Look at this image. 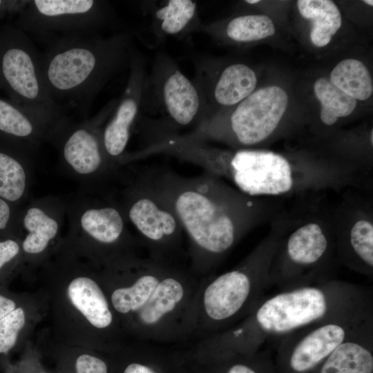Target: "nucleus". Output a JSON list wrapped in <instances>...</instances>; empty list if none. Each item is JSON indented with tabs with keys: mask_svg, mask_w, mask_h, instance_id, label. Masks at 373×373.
<instances>
[{
	"mask_svg": "<svg viewBox=\"0 0 373 373\" xmlns=\"http://www.w3.org/2000/svg\"><path fill=\"white\" fill-rule=\"evenodd\" d=\"M193 82L203 100L205 120L213 108L236 105L250 95L256 88L257 79L254 71L247 65L232 64L215 77L196 69Z\"/></svg>",
	"mask_w": 373,
	"mask_h": 373,
	"instance_id": "16",
	"label": "nucleus"
},
{
	"mask_svg": "<svg viewBox=\"0 0 373 373\" xmlns=\"http://www.w3.org/2000/svg\"><path fill=\"white\" fill-rule=\"evenodd\" d=\"M126 86L113 113L102 127V141L108 160L114 168L120 166L132 131L140 114L146 79L144 64L134 52Z\"/></svg>",
	"mask_w": 373,
	"mask_h": 373,
	"instance_id": "14",
	"label": "nucleus"
},
{
	"mask_svg": "<svg viewBox=\"0 0 373 373\" xmlns=\"http://www.w3.org/2000/svg\"><path fill=\"white\" fill-rule=\"evenodd\" d=\"M143 271L128 287L119 288L111 296L114 308L121 314L139 311L152 296L166 269L157 264L142 265Z\"/></svg>",
	"mask_w": 373,
	"mask_h": 373,
	"instance_id": "22",
	"label": "nucleus"
},
{
	"mask_svg": "<svg viewBox=\"0 0 373 373\" xmlns=\"http://www.w3.org/2000/svg\"><path fill=\"white\" fill-rule=\"evenodd\" d=\"M364 3L372 6H373V1L372 0H365L363 1Z\"/></svg>",
	"mask_w": 373,
	"mask_h": 373,
	"instance_id": "38",
	"label": "nucleus"
},
{
	"mask_svg": "<svg viewBox=\"0 0 373 373\" xmlns=\"http://www.w3.org/2000/svg\"><path fill=\"white\" fill-rule=\"evenodd\" d=\"M330 82L355 99L366 100L373 92L372 80L367 68L354 59L339 62L331 72Z\"/></svg>",
	"mask_w": 373,
	"mask_h": 373,
	"instance_id": "25",
	"label": "nucleus"
},
{
	"mask_svg": "<svg viewBox=\"0 0 373 373\" xmlns=\"http://www.w3.org/2000/svg\"><path fill=\"white\" fill-rule=\"evenodd\" d=\"M314 90L321 105V119L327 125L334 124L338 117L350 115L356 106V99L326 78L317 79Z\"/></svg>",
	"mask_w": 373,
	"mask_h": 373,
	"instance_id": "26",
	"label": "nucleus"
},
{
	"mask_svg": "<svg viewBox=\"0 0 373 373\" xmlns=\"http://www.w3.org/2000/svg\"><path fill=\"white\" fill-rule=\"evenodd\" d=\"M328 249L329 241L318 224L300 227L287 239L279 266L269 271L270 287L284 291L329 281L318 269Z\"/></svg>",
	"mask_w": 373,
	"mask_h": 373,
	"instance_id": "12",
	"label": "nucleus"
},
{
	"mask_svg": "<svg viewBox=\"0 0 373 373\" xmlns=\"http://www.w3.org/2000/svg\"><path fill=\"white\" fill-rule=\"evenodd\" d=\"M373 311L338 317L312 324L292 332L276 343V373H314L318 365Z\"/></svg>",
	"mask_w": 373,
	"mask_h": 373,
	"instance_id": "8",
	"label": "nucleus"
},
{
	"mask_svg": "<svg viewBox=\"0 0 373 373\" xmlns=\"http://www.w3.org/2000/svg\"><path fill=\"white\" fill-rule=\"evenodd\" d=\"M220 173H229L236 186L250 195H279L293 186L288 161L271 151L240 150L228 157L222 153Z\"/></svg>",
	"mask_w": 373,
	"mask_h": 373,
	"instance_id": "13",
	"label": "nucleus"
},
{
	"mask_svg": "<svg viewBox=\"0 0 373 373\" xmlns=\"http://www.w3.org/2000/svg\"><path fill=\"white\" fill-rule=\"evenodd\" d=\"M245 358L231 363L224 373H276L274 356L269 348L246 353Z\"/></svg>",
	"mask_w": 373,
	"mask_h": 373,
	"instance_id": "30",
	"label": "nucleus"
},
{
	"mask_svg": "<svg viewBox=\"0 0 373 373\" xmlns=\"http://www.w3.org/2000/svg\"><path fill=\"white\" fill-rule=\"evenodd\" d=\"M52 126L21 106L0 99V131L20 139L24 145L36 150L48 141Z\"/></svg>",
	"mask_w": 373,
	"mask_h": 373,
	"instance_id": "19",
	"label": "nucleus"
},
{
	"mask_svg": "<svg viewBox=\"0 0 373 373\" xmlns=\"http://www.w3.org/2000/svg\"><path fill=\"white\" fill-rule=\"evenodd\" d=\"M114 15L106 1L96 0L27 1L20 26L48 44L60 39L100 35Z\"/></svg>",
	"mask_w": 373,
	"mask_h": 373,
	"instance_id": "5",
	"label": "nucleus"
},
{
	"mask_svg": "<svg viewBox=\"0 0 373 373\" xmlns=\"http://www.w3.org/2000/svg\"><path fill=\"white\" fill-rule=\"evenodd\" d=\"M10 218V208L6 200L0 198V230L5 229Z\"/></svg>",
	"mask_w": 373,
	"mask_h": 373,
	"instance_id": "34",
	"label": "nucleus"
},
{
	"mask_svg": "<svg viewBox=\"0 0 373 373\" xmlns=\"http://www.w3.org/2000/svg\"><path fill=\"white\" fill-rule=\"evenodd\" d=\"M120 205L128 223L155 251L180 241L184 231L176 214L144 175L126 189Z\"/></svg>",
	"mask_w": 373,
	"mask_h": 373,
	"instance_id": "11",
	"label": "nucleus"
},
{
	"mask_svg": "<svg viewBox=\"0 0 373 373\" xmlns=\"http://www.w3.org/2000/svg\"><path fill=\"white\" fill-rule=\"evenodd\" d=\"M370 311V288L331 280L264 296L241 325L218 343L230 352L252 353L312 324Z\"/></svg>",
	"mask_w": 373,
	"mask_h": 373,
	"instance_id": "1",
	"label": "nucleus"
},
{
	"mask_svg": "<svg viewBox=\"0 0 373 373\" xmlns=\"http://www.w3.org/2000/svg\"><path fill=\"white\" fill-rule=\"evenodd\" d=\"M260 1H259V0H247V1H245L246 3H249V4L257 3H259Z\"/></svg>",
	"mask_w": 373,
	"mask_h": 373,
	"instance_id": "37",
	"label": "nucleus"
},
{
	"mask_svg": "<svg viewBox=\"0 0 373 373\" xmlns=\"http://www.w3.org/2000/svg\"><path fill=\"white\" fill-rule=\"evenodd\" d=\"M26 164L0 151V198L14 202L24 197L30 182Z\"/></svg>",
	"mask_w": 373,
	"mask_h": 373,
	"instance_id": "27",
	"label": "nucleus"
},
{
	"mask_svg": "<svg viewBox=\"0 0 373 373\" xmlns=\"http://www.w3.org/2000/svg\"><path fill=\"white\" fill-rule=\"evenodd\" d=\"M25 321V313L21 307L0 320V353L8 352L13 347Z\"/></svg>",
	"mask_w": 373,
	"mask_h": 373,
	"instance_id": "31",
	"label": "nucleus"
},
{
	"mask_svg": "<svg viewBox=\"0 0 373 373\" xmlns=\"http://www.w3.org/2000/svg\"><path fill=\"white\" fill-rule=\"evenodd\" d=\"M144 176L176 214L197 266L209 267L232 248L243 207L213 175L184 177L165 171Z\"/></svg>",
	"mask_w": 373,
	"mask_h": 373,
	"instance_id": "2",
	"label": "nucleus"
},
{
	"mask_svg": "<svg viewBox=\"0 0 373 373\" xmlns=\"http://www.w3.org/2000/svg\"><path fill=\"white\" fill-rule=\"evenodd\" d=\"M146 107L161 117L154 126V135L195 128L204 119V103L196 84L165 56L157 58L149 79H145L141 109Z\"/></svg>",
	"mask_w": 373,
	"mask_h": 373,
	"instance_id": "4",
	"label": "nucleus"
},
{
	"mask_svg": "<svg viewBox=\"0 0 373 373\" xmlns=\"http://www.w3.org/2000/svg\"><path fill=\"white\" fill-rule=\"evenodd\" d=\"M134 51L126 32L62 38L41 54V71L53 101L80 106L89 102L115 75L130 66Z\"/></svg>",
	"mask_w": 373,
	"mask_h": 373,
	"instance_id": "3",
	"label": "nucleus"
},
{
	"mask_svg": "<svg viewBox=\"0 0 373 373\" xmlns=\"http://www.w3.org/2000/svg\"><path fill=\"white\" fill-rule=\"evenodd\" d=\"M3 3V2L2 1H0V6H1Z\"/></svg>",
	"mask_w": 373,
	"mask_h": 373,
	"instance_id": "40",
	"label": "nucleus"
},
{
	"mask_svg": "<svg viewBox=\"0 0 373 373\" xmlns=\"http://www.w3.org/2000/svg\"><path fill=\"white\" fill-rule=\"evenodd\" d=\"M73 305L97 328L110 325L113 316L108 302L98 285L87 277H77L68 287Z\"/></svg>",
	"mask_w": 373,
	"mask_h": 373,
	"instance_id": "20",
	"label": "nucleus"
},
{
	"mask_svg": "<svg viewBox=\"0 0 373 373\" xmlns=\"http://www.w3.org/2000/svg\"><path fill=\"white\" fill-rule=\"evenodd\" d=\"M288 97L285 91L271 86L254 91L237 104L226 122L203 121L193 130L180 134L189 140L228 126L236 140L245 146L257 144L270 135L286 110Z\"/></svg>",
	"mask_w": 373,
	"mask_h": 373,
	"instance_id": "10",
	"label": "nucleus"
},
{
	"mask_svg": "<svg viewBox=\"0 0 373 373\" xmlns=\"http://www.w3.org/2000/svg\"><path fill=\"white\" fill-rule=\"evenodd\" d=\"M348 247L353 258L358 262V270L372 275L373 267V225L361 220L352 226L348 239Z\"/></svg>",
	"mask_w": 373,
	"mask_h": 373,
	"instance_id": "29",
	"label": "nucleus"
},
{
	"mask_svg": "<svg viewBox=\"0 0 373 373\" xmlns=\"http://www.w3.org/2000/svg\"><path fill=\"white\" fill-rule=\"evenodd\" d=\"M1 45L0 70L21 106L54 126L65 115L51 98L41 71V53L24 32H12Z\"/></svg>",
	"mask_w": 373,
	"mask_h": 373,
	"instance_id": "6",
	"label": "nucleus"
},
{
	"mask_svg": "<svg viewBox=\"0 0 373 373\" xmlns=\"http://www.w3.org/2000/svg\"><path fill=\"white\" fill-rule=\"evenodd\" d=\"M66 204L68 226L102 246H113L127 237L128 224L120 204L79 195Z\"/></svg>",
	"mask_w": 373,
	"mask_h": 373,
	"instance_id": "15",
	"label": "nucleus"
},
{
	"mask_svg": "<svg viewBox=\"0 0 373 373\" xmlns=\"http://www.w3.org/2000/svg\"><path fill=\"white\" fill-rule=\"evenodd\" d=\"M371 141H372V135H371Z\"/></svg>",
	"mask_w": 373,
	"mask_h": 373,
	"instance_id": "39",
	"label": "nucleus"
},
{
	"mask_svg": "<svg viewBox=\"0 0 373 373\" xmlns=\"http://www.w3.org/2000/svg\"><path fill=\"white\" fill-rule=\"evenodd\" d=\"M297 6L300 15L312 23L310 39L314 45H327L342 23L341 12L329 0H299Z\"/></svg>",
	"mask_w": 373,
	"mask_h": 373,
	"instance_id": "23",
	"label": "nucleus"
},
{
	"mask_svg": "<svg viewBox=\"0 0 373 373\" xmlns=\"http://www.w3.org/2000/svg\"><path fill=\"white\" fill-rule=\"evenodd\" d=\"M76 370L77 373H107V367L103 361L88 354L77 358Z\"/></svg>",
	"mask_w": 373,
	"mask_h": 373,
	"instance_id": "32",
	"label": "nucleus"
},
{
	"mask_svg": "<svg viewBox=\"0 0 373 373\" xmlns=\"http://www.w3.org/2000/svg\"><path fill=\"white\" fill-rule=\"evenodd\" d=\"M184 296L182 281L165 269L160 281L146 304L137 312L143 325H157L178 307Z\"/></svg>",
	"mask_w": 373,
	"mask_h": 373,
	"instance_id": "21",
	"label": "nucleus"
},
{
	"mask_svg": "<svg viewBox=\"0 0 373 373\" xmlns=\"http://www.w3.org/2000/svg\"><path fill=\"white\" fill-rule=\"evenodd\" d=\"M227 37L237 42H250L271 36L275 27L271 19L262 15H246L231 19L225 26Z\"/></svg>",
	"mask_w": 373,
	"mask_h": 373,
	"instance_id": "28",
	"label": "nucleus"
},
{
	"mask_svg": "<svg viewBox=\"0 0 373 373\" xmlns=\"http://www.w3.org/2000/svg\"><path fill=\"white\" fill-rule=\"evenodd\" d=\"M116 103L112 102L102 113L83 122H74L64 116L50 132L48 141L57 149L64 168L85 183L95 182L115 169L103 148L101 125Z\"/></svg>",
	"mask_w": 373,
	"mask_h": 373,
	"instance_id": "9",
	"label": "nucleus"
},
{
	"mask_svg": "<svg viewBox=\"0 0 373 373\" xmlns=\"http://www.w3.org/2000/svg\"><path fill=\"white\" fill-rule=\"evenodd\" d=\"M19 244L14 240L0 241V269L12 260L19 252Z\"/></svg>",
	"mask_w": 373,
	"mask_h": 373,
	"instance_id": "33",
	"label": "nucleus"
},
{
	"mask_svg": "<svg viewBox=\"0 0 373 373\" xmlns=\"http://www.w3.org/2000/svg\"><path fill=\"white\" fill-rule=\"evenodd\" d=\"M269 251H258L244 265L216 277L204 289L203 306L211 323L227 326L246 317L269 284Z\"/></svg>",
	"mask_w": 373,
	"mask_h": 373,
	"instance_id": "7",
	"label": "nucleus"
},
{
	"mask_svg": "<svg viewBox=\"0 0 373 373\" xmlns=\"http://www.w3.org/2000/svg\"><path fill=\"white\" fill-rule=\"evenodd\" d=\"M314 373H373V318L361 323Z\"/></svg>",
	"mask_w": 373,
	"mask_h": 373,
	"instance_id": "18",
	"label": "nucleus"
},
{
	"mask_svg": "<svg viewBox=\"0 0 373 373\" xmlns=\"http://www.w3.org/2000/svg\"><path fill=\"white\" fill-rule=\"evenodd\" d=\"M124 373H155L149 367L140 364V363H131L128 365L125 369Z\"/></svg>",
	"mask_w": 373,
	"mask_h": 373,
	"instance_id": "36",
	"label": "nucleus"
},
{
	"mask_svg": "<svg viewBox=\"0 0 373 373\" xmlns=\"http://www.w3.org/2000/svg\"><path fill=\"white\" fill-rule=\"evenodd\" d=\"M197 17V3L191 0L166 1L153 13L155 30L160 36L181 35L192 28Z\"/></svg>",
	"mask_w": 373,
	"mask_h": 373,
	"instance_id": "24",
	"label": "nucleus"
},
{
	"mask_svg": "<svg viewBox=\"0 0 373 373\" xmlns=\"http://www.w3.org/2000/svg\"><path fill=\"white\" fill-rule=\"evenodd\" d=\"M15 303L0 295V320L15 309Z\"/></svg>",
	"mask_w": 373,
	"mask_h": 373,
	"instance_id": "35",
	"label": "nucleus"
},
{
	"mask_svg": "<svg viewBox=\"0 0 373 373\" xmlns=\"http://www.w3.org/2000/svg\"><path fill=\"white\" fill-rule=\"evenodd\" d=\"M66 214V204L59 199L46 197L30 202L22 217L27 232L23 250L29 254L44 252L60 231Z\"/></svg>",
	"mask_w": 373,
	"mask_h": 373,
	"instance_id": "17",
	"label": "nucleus"
}]
</instances>
